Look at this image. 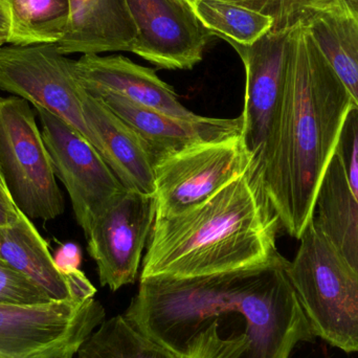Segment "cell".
<instances>
[{
	"label": "cell",
	"mask_w": 358,
	"mask_h": 358,
	"mask_svg": "<svg viewBox=\"0 0 358 358\" xmlns=\"http://www.w3.org/2000/svg\"><path fill=\"white\" fill-rule=\"evenodd\" d=\"M189 6L202 25L225 41L252 45L275 27L273 17L225 0H193Z\"/></svg>",
	"instance_id": "22"
},
{
	"label": "cell",
	"mask_w": 358,
	"mask_h": 358,
	"mask_svg": "<svg viewBox=\"0 0 358 358\" xmlns=\"http://www.w3.org/2000/svg\"><path fill=\"white\" fill-rule=\"evenodd\" d=\"M78 358H183L136 329L125 315L103 322L78 351Z\"/></svg>",
	"instance_id": "21"
},
{
	"label": "cell",
	"mask_w": 358,
	"mask_h": 358,
	"mask_svg": "<svg viewBox=\"0 0 358 358\" xmlns=\"http://www.w3.org/2000/svg\"><path fill=\"white\" fill-rule=\"evenodd\" d=\"M75 63L59 52L57 43L1 46L0 90L60 117L96 148L84 117L85 90L76 75Z\"/></svg>",
	"instance_id": "7"
},
{
	"label": "cell",
	"mask_w": 358,
	"mask_h": 358,
	"mask_svg": "<svg viewBox=\"0 0 358 358\" xmlns=\"http://www.w3.org/2000/svg\"><path fill=\"white\" fill-rule=\"evenodd\" d=\"M50 301L43 290L0 260V302L37 304Z\"/></svg>",
	"instance_id": "26"
},
{
	"label": "cell",
	"mask_w": 358,
	"mask_h": 358,
	"mask_svg": "<svg viewBox=\"0 0 358 358\" xmlns=\"http://www.w3.org/2000/svg\"><path fill=\"white\" fill-rule=\"evenodd\" d=\"M155 215L153 195L126 191L96 219L86 239L101 285L117 292L136 282Z\"/></svg>",
	"instance_id": "10"
},
{
	"label": "cell",
	"mask_w": 358,
	"mask_h": 358,
	"mask_svg": "<svg viewBox=\"0 0 358 358\" xmlns=\"http://www.w3.org/2000/svg\"><path fill=\"white\" fill-rule=\"evenodd\" d=\"M10 45L58 43L69 18V0H0Z\"/></svg>",
	"instance_id": "20"
},
{
	"label": "cell",
	"mask_w": 358,
	"mask_h": 358,
	"mask_svg": "<svg viewBox=\"0 0 358 358\" xmlns=\"http://www.w3.org/2000/svg\"><path fill=\"white\" fill-rule=\"evenodd\" d=\"M83 110L96 150L127 191L155 194V161L138 132L85 90Z\"/></svg>",
	"instance_id": "15"
},
{
	"label": "cell",
	"mask_w": 358,
	"mask_h": 358,
	"mask_svg": "<svg viewBox=\"0 0 358 358\" xmlns=\"http://www.w3.org/2000/svg\"><path fill=\"white\" fill-rule=\"evenodd\" d=\"M138 29L130 52L168 71H187L201 62L213 34L187 0H127Z\"/></svg>",
	"instance_id": "12"
},
{
	"label": "cell",
	"mask_w": 358,
	"mask_h": 358,
	"mask_svg": "<svg viewBox=\"0 0 358 358\" xmlns=\"http://www.w3.org/2000/svg\"><path fill=\"white\" fill-rule=\"evenodd\" d=\"M218 322L200 332L187 346L183 358H242L250 349L245 334L223 338Z\"/></svg>",
	"instance_id": "23"
},
{
	"label": "cell",
	"mask_w": 358,
	"mask_h": 358,
	"mask_svg": "<svg viewBox=\"0 0 358 358\" xmlns=\"http://www.w3.org/2000/svg\"><path fill=\"white\" fill-rule=\"evenodd\" d=\"M319 6H336V8H343V10L358 14V0H324L322 3L317 4L315 8Z\"/></svg>",
	"instance_id": "30"
},
{
	"label": "cell",
	"mask_w": 358,
	"mask_h": 358,
	"mask_svg": "<svg viewBox=\"0 0 358 358\" xmlns=\"http://www.w3.org/2000/svg\"><path fill=\"white\" fill-rule=\"evenodd\" d=\"M288 264V275L313 334L330 346L358 353V273L313 218Z\"/></svg>",
	"instance_id": "4"
},
{
	"label": "cell",
	"mask_w": 358,
	"mask_h": 358,
	"mask_svg": "<svg viewBox=\"0 0 358 358\" xmlns=\"http://www.w3.org/2000/svg\"><path fill=\"white\" fill-rule=\"evenodd\" d=\"M55 262L62 273H69L73 269H79L81 264V250L77 244L67 243L61 246L54 257Z\"/></svg>",
	"instance_id": "29"
},
{
	"label": "cell",
	"mask_w": 358,
	"mask_h": 358,
	"mask_svg": "<svg viewBox=\"0 0 358 358\" xmlns=\"http://www.w3.org/2000/svg\"><path fill=\"white\" fill-rule=\"evenodd\" d=\"M187 2L193 0H187ZM250 10H258L275 19L273 31H285L299 21L306 19L311 8L323 0H225Z\"/></svg>",
	"instance_id": "24"
},
{
	"label": "cell",
	"mask_w": 358,
	"mask_h": 358,
	"mask_svg": "<svg viewBox=\"0 0 358 358\" xmlns=\"http://www.w3.org/2000/svg\"><path fill=\"white\" fill-rule=\"evenodd\" d=\"M254 164L242 136L202 143L155 165V218L179 214L220 191Z\"/></svg>",
	"instance_id": "8"
},
{
	"label": "cell",
	"mask_w": 358,
	"mask_h": 358,
	"mask_svg": "<svg viewBox=\"0 0 358 358\" xmlns=\"http://www.w3.org/2000/svg\"><path fill=\"white\" fill-rule=\"evenodd\" d=\"M69 280V288H71V298L76 301H85L92 299L96 294V289L90 283L84 273L80 269L65 273Z\"/></svg>",
	"instance_id": "28"
},
{
	"label": "cell",
	"mask_w": 358,
	"mask_h": 358,
	"mask_svg": "<svg viewBox=\"0 0 358 358\" xmlns=\"http://www.w3.org/2000/svg\"><path fill=\"white\" fill-rule=\"evenodd\" d=\"M306 20L317 52L358 107V14L320 6Z\"/></svg>",
	"instance_id": "19"
},
{
	"label": "cell",
	"mask_w": 358,
	"mask_h": 358,
	"mask_svg": "<svg viewBox=\"0 0 358 358\" xmlns=\"http://www.w3.org/2000/svg\"><path fill=\"white\" fill-rule=\"evenodd\" d=\"M0 27H6V20H4L3 15L0 10Z\"/></svg>",
	"instance_id": "32"
},
{
	"label": "cell",
	"mask_w": 358,
	"mask_h": 358,
	"mask_svg": "<svg viewBox=\"0 0 358 358\" xmlns=\"http://www.w3.org/2000/svg\"><path fill=\"white\" fill-rule=\"evenodd\" d=\"M0 174L24 216L50 221L64 212L52 159L24 99L0 96Z\"/></svg>",
	"instance_id": "5"
},
{
	"label": "cell",
	"mask_w": 358,
	"mask_h": 358,
	"mask_svg": "<svg viewBox=\"0 0 358 358\" xmlns=\"http://www.w3.org/2000/svg\"><path fill=\"white\" fill-rule=\"evenodd\" d=\"M35 108L55 174L66 187L86 237L96 219L127 189L83 136L50 111Z\"/></svg>",
	"instance_id": "9"
},
{
	"label": "cell",
	"mask_w": 358,
	"mask_h": 358,
	"mask_svg": "<svg viewBox=\"0 0 358 358\" xmlns=\"http://www.w3.org/2000/svg\"><path fill=\"white\" fill-rule=\"evenodd\" d=\"M104 321V307L94 298L37 304L0 302V355L73 358Z\"/></svg>",
	"instance_id": "6"
},
{
	"label": "cell",
	"mask_w": 358,
	"mask_h": 358,
	"mask_svg": "<svg viewBox=\"0 0 358 358\" xmlns=\"http://www.w3.org/2000/svg\"><path fill=\"white\" fill-rule=\"evenodd\" d=\"M0 358H6L3 357V355H0Z\"/></svg>",
	"instance_id": "33"
},
{
	"label": "cell",
	"mask_w": 358,
	"mask_h": 358,
	"mask_svg": "<svg viewBox=\"0 0 358 358\" xmlns=\"http://www.w3.org/2000/svg\"><path fill=\"white\" fill-rule=\"evenodd\" d=\"M131 126L142 138L157 163L167 155L202 143L242 136V115L234 119H217L192 113L176 117L148 107L134 104L117 94L96 96Z\"/></svg>",
	"instance_id": "13"
},
{
	"label": "cell",
	"mask_w": 358,
	"mask_h": 358,
	"mask_svg": "<svg viewBox=\"0 0 358 358\" xmlns=\"http://www.w3.org/2000/svg\"><path fill=\"white\" fill-rule=\"evenodd\" d=\"M138 29L127 0H69V18L62 55L130 52Z\"/></svg>",
	"instance_id": "16"
},
{
	"label": "cell",
	"mask_w": 358,
	"mask_h": 358,
	"mask_svg": "<svg viewBox=\"0 0 358 358\" xmlns=\"http://www.w3.org/2000/svg\"><path fill=\"white\" fill-rule=\"evenodd\" d=\"M8 42V31L6 27H0V48Z\"/></svg>",
	"instance_id": "31"
},
{
	"label": "cell",
	"mask_w": 358,
	"mask_h": 358,
	"mask_svg": "<svg viewBox=\"0 0 358 358\" xmlns=\"http://www.w3.org/2000/svg\"><path fill=\"white\" fill-rule=\"evenodd\" d=\"M289 261L194 278L149 277L125 317L151 340L185 357L200 332L225 315L240 317L250 346L242 358H292L315 343L310 323L288 275Z\"/></svg>",
	"instance_id": "1"
},
{
	"label": "cell",
	"mask_w": 358,
	"mask_h": 358,
	"mask_svg": "<svg viewBox=\"0 0 358 358\" xmlns=\"http://www.w3.org/2000/svg\"><path fill=\"white\" fill-rule=\"evenodd\" d=\"M336 153L340 157L345 176L358 201V107L353 105L345 119Z\"/></svg>",
	"instance_id": "25"
},
{
	"label": "cell",
	"mask_w": 358,
	"mask_h": 358,
	"mask_svg": "<svg viewBox=\"0 0 358 358\" xmlns=\"http://www.w3.org/2000/svg\"><path fill=\"white\" fill-rule=\"evenodd\" d=\"M21 215L0 174V229L14 224Z\"/></svg>",
	"instance_id": "27"
},
{
	"label": "cell",
	"mask_w": 358,
	"mask_h": 358,
	"mask_svg": "<svg viewBox=\"0 0 358 358\" xmlns=\"http://www.w3.org/2000/svg\"><path fill=\"white\" fill-rule=\"evenodd\" d=\"M0 260L43 290L50 300L73 299L66 273L57 266L45 240L24 215L0 229Z\"/></svg>",
	"instance_id": "17"
},
{
	"label": "cell",
	"mask_w": 358,
	"mask_h": 358,
	"mask_svg": "<svg viewBox=\"0 0 358 358\" xmlns=\"http://www.w3.org/2000/svg\"><path fill=\"white\" fill-rule=\"evenodd\" d=\"M313 217L358 273V201L336 152L320 183Z\"/></svg>",
	"instance_id": "18"
},
{
	"label": "cell",
	"mask_w": 358,
	"mask_h": 358,
	"mask_svg": "<svg viewBox=\"0 0 358 358\" xmlns=\"http://www.w3.org/2000/svg\"><path fill=\"white\" fill-rule=\"evenodd\" d=\"M281 224L254 166L200 203L155 218L141 279L194 278L268 264Z\"/></svg>",
	"instance_id": "3"
},
{
	"label": "cell",
	"mask_w": 358,
	"mask_h": 358,
	"mask_svg": "<svg viewBox=\"0 0 358 358\" xmlns=\"http://www.w3.org/2000/svg\"><path fill=\"white\" fill-rule=\"evenodd\" d=\"M288 31H269L252 45L227 41L239 55L245 71L242 138L254 159L257 176L283 94Z\"/></svg>",
	"instance_id": "11"
},
{
	"label": "cell",
	"mask_w": 358,
	"mask_h": 358,
	"mask_svg": "<svg viewBox=\"0 0 358 358\" xmlns=\"http://www.w3.org/2000/svg\"><path fill=\"white\" fill-rule=\"evenodd\" d=\"M75 71L80 83L92 96L117 94L134 104L176 117L193 113L155 69L136 64L126 57L83 55L76 61Z\"/></svg>",
	"instance_id": "14"
},
{
	"label": "cell",
	"mask_w": 358,
	"mask_h": 358,
	"mask_svg": "<svg viewBox=\"0 0 358 358\" xmlns=\"http://www.w3.org/2000/svg\"><path fill=\"white\" fill-rule=\"evenodd\" d=\"M353 105L317 52L306 19L299 21L288 31L283 94L258 172L281 227L296 239L313 218L320 183Z\"/></svg>",
	"instance_id": "2"
}]
</instances>
